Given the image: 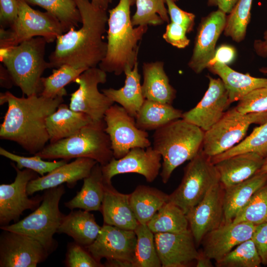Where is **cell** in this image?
<instances>
[{"instance_id": "cell-53", "label": "cell", "mask_w": 267, "mask_h": 267, "mask_svg": "<svg viewBox=\"0 0 267 267\" xmlns=\"http://www.w3.org/2000/svg\"><path fill=\"white\" fill-rule=\"evenodd\" d=\"M0 85L1 87L9 89L14 85L12 78L4 65H0Z\"/></svg>"}, {"instance_id": "cell-39", "label": "cell", "mask_w": 267, "mask_h": 267, "mask_svg": "<svg viewBox=\"0 0 267 267\" xmlns=\"http://www.w3.org/2000/svg\"><path fill=\"white\" fill-rule=\"evenodd\" d=\"M135 4L136 11L132 17L134 26H159L169 22L165 0H136Z\"/></svg>"}, {"instance_id": "cell-52", "label": "cell", "mask_w": 267, "mask_h": 267, "mask_svg": "<svg viewBox=\"0 0 267 267\" xmlns=\"http://www.w3.org/2000/svg\"><path fill=\"white\" fill-rule=\"evenodd\" d=\"M254 48L258 55L262 57L267 56V30L264 32L263 40H258L255 41ZM261 71L267 74V69H262Z\"/></svg>"}, {"instance_id": "cell-21", "label": "cell", "mask_w": 267, "mask_h": 267, "mask_svg": "<svg viewBox=\"0 0 267 267\" xmlns=\"http://www.w3.org/2000/svg\"><path fill=\"white\" fill-rule=\"evenodd\" d=\"M255 226L249 222H224L204 237L202 251L211 260L218 261L238 245L252 238Z\"/></svg>"}, {"instance_id": "cell-3", "label": "cell", "mask_w": 267, "mask_h": 267, "mask_svg": "<svg viewBox=\"0 0 267 267\" xmlns=\"http://www.w3.org/2000/svg\"><path fill=\"white\" fill-rule=\"evenodd\" d=\"M136 0H120L108 11L107 30V48L99 68L106 73L119 76L137 61L138 43L146 32L148 26L134 27L131 17V7Z\"/></svg>"}, {"instance_id": "cell-47", "label": "cell", "mask_w": 267, "mask_h": 267, "mask_svg": "<svg viewBox=\"0 0 267 267\" xmlns=\"http://www.w3.org/2000/svg\"><path fill=\"white\" fill-rule=\"evenodd\" d=\"M187 33L183 26L171 22L166 26L163 38L165 41L178 48H184L190 43L186 36Z\"/></svg>"}, {"instance_id": "cell-28", "label": "cell", "mask_w": 267, "mask_h": 267, "mask_svg": "<svg viewBox=\"0 0 267 267\" xmlns=\"http://www.w3.org/2000/svg\"><path fill=\"white\" fill-rule=\"evenodd\" d=\"M137 61L132 68L127 66L124 73L126 76L125 84L119 89H103L102 92L114 102H117L132 117L135 118L145 98L143 97L140 75Z\"/></svg>"}, {"instance_id": "cell-43", "label": "cell", "mask_w": 267, "mask_h": 267, "mask_svg": "<svg viewBox=\"0 0 267 267\" xmlns=\"http://www.w3.org/2000/svg\"><path fill=\"white\" fill-rule=\"evenodd\" d=\"M0 155L16 163V166L18 169H30L41 176L68 162L67 161L62 159L60 161H46L37 155L32 157L20 156L10 152L1 147H0Z\"/></svg>"}, {"instance_id": "cell-11", "label": "cell", "mask_w": 267, "mask_h": 267, "mask_svg": "<svg viewBox=\"0 0 267 267\" xmlns=\"http://www.w3.org/2000/svg\"><path fill=\"white\" fill-rule=\"evenodd\" d=\"M103 120L115 158H122L133 148L151 146L147 132L139 129L135 118L121 106H111L105 113Z\"/></svg>"}, {"instance_id": "cell-19", "label": "cell", "mask_w": 267, "mask_h": 267, "mask_svg": "<svg viewBox=\"0 0 267 267\" xmlns=\"http://www.w3.org/2000/svg\"><path fill=\"white\" fill-rule=\"evenodd\" d=\"M136 242L134 230L103 224L95 240L87 248L99 262L105 258L133 263Z\"/></svg>"}, {"instance_id": "cell-37", "label": "cell", "mask_w": 267, "mask_h": 267, "mask_svg": "<svg viewBox=\"0 0 267 267\" xmlns=\"http://www.w3.org/2000/svg\"><path fill=\"white\" fill-rule=\"evenodd\" d=\"M29 4L38 5L54 16L66 32L78 26L81 17L75 0H24Z\"/></svg>"}, {"instance_id": "cell-55", "label": "cell", "mask_w": 267, "mask_h": 267, "mask_svg": "<svg viewBox=\"0 0 267 267\" xmlns=\"http://www.w3.org/2000/svg\"><path fill=\"white\" fill-rule=\"evenodd\" d=\"M211 259L207 257L202 251L199 252V256L196 260V267H213Z\"/></svg>"}, {"instance_id": "cell-15", "label": "cell", "mask_w": 267, "mask_h": 267, "mask_svg": "<svg viewBox=\"0 0 267 267\" xmlns=\"http://www.w3.org/2000/svg\"><path fill=\"white\" fill-rule=\"evenodd\" d=\"M224 187L221 182L212 186L203 199L187 214L189 228L197 247L209 232L224 222Z\"/></svg>"}, {"instance_id": "cell-51", "label": "cell", "mask_w": 267, "mask_h": 267, "mask_svg": "<svg viewBox=\"0 0 267 267\" xmlns=\"http://www.w3.org/2000/svg\"><path fill=\"white\" fill-rule=\"evenodd\" d=\"M238 0H207L210 6H216L225 13L229 14Z\"/></svg>"}, {"instance_id": "cell-56", "label": "cell", "mask_w": 267, "mask_h": 267, "mask_svg": "<svg viewBox=\"0 0 267 267\" xmlns=\"http://www.w3.org/2000/svg\"><path fill=\"white\" fill-rule=\"evenodd\" d=\"M92 4L95 6L100 7L106 10L109 3L107 0H91Z\"/></svg>"}, {"instance_id": "cell-27", "label": "cell", "mask_w": 267, "mask_h": 267, "mask_svg": "<svg viewBox=\"0 0 267 267\" xmlns=\"http://www.w3.org/2000/svg\"><path fill=\"white\" fill-rule=\"evenodd\" d=\"M92 121L88 115L74 111L67 104L61 103L46 120L50 143L72 135Z\"/></svg>"}, {"instance_id": "cell-7", "label": "cell", "mask_w": 267, "mask_h": 267, "mask_svg": "<svg viewBox=\"0 0 267 267\" xmlns=\"http://www.w3.org/2000/svg\"><path fill=\"white\" fill-rule=\"evenodd\" d=\"M65 193L63 184L45 190L41 204L33 213L13 224L0 226V229L31 237L51 253L57 247L53 235L65 216L59 208V201Z\"/></svg>"}, {"instance_id": "cell-45", "label": "cell", "mask_w": 267, "mask_h": 267, "mask_svg": "<svg viewBox=\"0 0 267 267\" xmlns=\"http://www.w3.org/2000/svg\"><path fill=\"white\" fill-rule=\"evenodd\" d=\"M235 108L239 112H267V87L256 89L244 96Z\"/></svg>"}, {"instance_id": "cell-49", "label": "cell", "mask_w": 267, "mask_h": 267, "mask_svg": "<svg viewBox=\"0 0 267 267\" xmlns=\"http://www.w3.org/2000/svg\"><path fill=\"white\" fill-rule=\"evenodd\" d=\"M252 239L262 264L267 266V222L256 225Z\"/></svg>"}, {"instance_id": "cell-36", "label": "cell", "mask_w": 267, "mask_h": 267, "mask_svg": "<svg viewBox=\"0 0 267 267\" xmlns=\"http://www.w3.org/2000/svg\"><path fill=\"white\" fill-rule=\"evenodd\" d=\"M70 65L64 64L54 69L52 74L41 79L42 90L39 95L54 98L58 96L67 94L65 87L86 70Z\"/></svg>"}, {"instance_id": "cell-57", "label": "cell", "mask_w": 267, "mask_h": 267, "mask_svg": "<svg viewBox=\"0 0 267 267\" xmlns=\"http://www.w3.org/2000/svg\"><path fill=\"white\" fill-rule=\"evenodd\" d=\"M257 173H267V157L265 158L262 167Z\"/></svg>"}, {"instance_id": "cell-2", "label": "cell", "mask_w": 267, "mask_h": 267, "mask_svg": "<svg viewBox=\"0 0 267 267\" xmlns=\"http://www.w3.org/2000/svg\"><path fill=\"white\" fill-rule=\"evenodd\" d=\"M63 97H18L8 91L1 92L0 105L7 103L8 108L0 125V138L17 143L31 154L39 152L49 141L46 118L63 102Z\"/></svg>"}, {"instance_id": "cell-34", "label": "cell", "mask_w": 267, "mask_h": 267, "mask_svg": "<svg viewBox=\"0 0 267 267\" xmlns=\"http://www.w3.org/2000/svg\"><path fill=\"white\" fill-rule=\"evenodd\" d=\"M146 224L154 234L179 233L189 228L186 215L178 206L169 201L157 212Z\"/></svg>"}, {"instance_id": "cell-5", "label": "cell", "mask_w": 267, "mask_h": 267, "mask_svg": "<svg viewBox=\"0 0 267 267\" xmlns=\"http://www.w3.org/2000/svg\"><path fill=\"white\" fill-rule=\"evenodd\" d=\"M47 42L36 37L7 48H0V60L10 73L14 85L26 96L39 95L44 72L50 68L44 59Z\"/></svg>"}, {"instance_id": "cell-6", "label": "cell", "mask_w": 267, "mask_h": 267, "mask_svg": "<svg viewBox=\"0 0 267 267\" xmlns=\"http://www.w3.org/2000/svg\"><path fill=\"white\" fill-rule=\"evenodd\" d=\"M105 127L104 120L92 121L72 135L50 143L35 155L43 159H61L67 161L74 158H88L104 166L114 158Z\"/></svg>"}, {"instance_id": "cell-33", "label": "cell", "mask_w": 267, "mask_h": 267, "mask_svg": "<svg viewBox=\"0 0 267 267\" xmlns=\"http://www.w3.org/2000/svg\"><path fill=\"white\" fill-rule=\"evenodd\" d=\"M183 112L172 104L145 99L135 118L137 127L143 131L156 130L181 118Z\"/></svg>"}, {"instance_id": "cell-40", "label": "cell", "mask_w": 267, "mask_h": 267, "mask_svg": "<svg viewBox=\"0 0 267 267\" xmlns=\"http://www.w3.org/2000/svg\"><path fill=\"white\" fill-rule=\"evenodd\" d=\"M261 264V258L252 238L238 245L215 262L217 267H259Z\"/></svg>"}, {"instance_id": "cell-41", "label": "cell", "mask_w": 267, "mask_h": 267, "mask_svg": "<svg viewBox=\"0 0 267 267\" xmlns=\"http://www.w3.org/2000/svg\"><path fill=\"white\" fill-rule=\"evenodd\" d=\"M252 2L253 0H238L226 17L224 34L236 42H241L245 37Z\"/></svg>"}, {"instance_id": "cell-9", "label": "cell", "mask_w": 267, "mask_h": 267, "mask_svg": "<svg viewBox=\"0 0 267 267\" xmlns=\"http://www.w3.org/2000/svg\"><path fill=\"white\" fill-rule=\"evenodd\" d=\"M220 182V175L215 164L201 149L184 168L181 181L169 195V201L178 206L186 215L212 186Z\"/></svg>"}, {"instance_id": "cell-59", "label": "cell", "mask_w": 267, "mask_h": 267, "mask_svg": "<svg viewBox=\"0 0 267 267\" xmlns=\"http://www.w3.org/2000/svg\"></svg>"}, {"instance_id": "cell-26", "label": "cell", "mask_w": 267, "mask_h": 267, "mask_svg": "<svg viewBox=\"0 0 267 267\" xmlns=\"http://www.w3.org/2000/svg\"><path fill=\"white\" fill-rule=\"evenodd\" d=\"M208 68L218 75L226 88L230 103L239 101L252 91L267 87V78H256L237 72L227 64L215 62Z\"/></svg>"}, {"instance_id": "cell-35", "label": "cell", "mask_w": 267, "mask_h": 267, "mask_svg": "<svg viewBox=\"0 0 267 267\" xmlns=\"http://www.w3.org/2000/svg\"><path fill=\"white\" fill-rule=\"evenodd\" d=\"M134 231L136 242L134 267H162L155 246L154 233L146 223H139Z\"/></svg>"}, {"instance_id": "cell-50", "label": "cell", "mask_w": 267, "mask_h": 267, "mask_svg": "<svg viewBox=\"0 0 267 267\" xmlns=\"http://www.w3.org/2000/svg\"><path fill=\"white\" fill-rule=\"evenodd\" d=\"M235 55L236 51L233 46L227 44L222 45L216 49L214 58L209 66L217 62L225 64L230 63L233 61Z\"/></svg>"}, {"instance_id": "cell-44", "label": "cell", "mask_w": 267, "mask_h": 267, "mask_svg": "<svg viewBox=\"0 0 267 267\" xmlns=\"http://www.w3.org/2000/svg\"><path fill=\"white\" fill-rule=\"evenodd\" d=\"M65 265L67 267H103L96 260L87 248L73 242L67 246Z\"/></svg>"}, {"instance_id": "cell-18", "label": "cell", "mask_w": 267, "mask_h": 267, "mask_svg": "<svg viewBox=\"0 0 267 267\" xmlns=\"http://www.w3.org/2000/svg\"><path fill=\"white\" fill-rule=\"evenodd\" d=\"M208 88L200 102L192 109L183 113L182 118L204 132L219 121L230 104L227 90L220 78L208 76Z\"/></svg>"}, {"instance_id": "cell-14", "label": "cell", "mask_w": 267, "mask_h": 267, "mask_svg": "<svg viewBox=\"0 0 267 267\" xmlns=\"http://www.w3.org/2000/svg\"><path fill=\"white\" fill-rule=\"evenodd\" d=\"M2 230L0 236V267H36L50 254L37 240Z\"/></svg>"}, {"instance_id": "cell-30", "label": "cell", "mask_w": 267, "mask_h": 267, "mask_svg": "<svg viewBox=\"0 0 267 267\" xmlns=\"http://www.w3.org/2000/svg\"><path fill=\"white\" fill-rule=\"evenodd\" d=\"M83 180L81 190L71 200L64 203L65 206L71 210L79 208L89 212L100 211L105 187L101 166L97 163Z\"/></svg>"}, {"instance_id": "cell-12", "label": "cell", "mask_w": 267, "mask_h": 267, "mask_svg": "<svg viewBox=\"0 0 267 267\" xmlns=\"http://www.w3.org/2000/svg\"><path fill=\"white\" fill-rule=\"evenodd\" d=\"M106 73L96 67L79 75L74 81L79 88L71 94L70 108L88 115L92 121L103 120L105 113L114 103L98 88L99 84L106 83Z\"/></svg>"}, {"instance_id": "cell-42", "label": "cell", "mask_w": 267, "mask_h": 267, "mask_svg": "<svg viewBox=\"0 0 267 267\" xmlns=\"http://www.w3.org/2000/svg\"><path fill=\"white\" fill-rule=\"evenodd\" d=\"M267 221V181L256 191L232 222H249L257 225Z\"/></svg>"}, {"instance_id": "cell-24", "label": "cell", "mask_w": 267, "mask_h": 267, "mask_svg": "<svg viewBox=\"0 0 267 267\" xmlns=\"http://www.w3.org/2000/svg\"><path fill=\"white\" fill-rule=\"evenodd\" d=\"M265 158L253 152L235 155L214 164L224 187L243 181L255 175L262 167Z\"/></svg>"}, {"instance_id": "cell-4", "label": "cell", "mask_w": 267, "mask_h": 267, "mask_svg": "<svg viewBox=\"0 0 267 267\" xmlns=\"http://www.w3.org/2000/svg\"><path fill=\"white\" fill-rule=\"evenodd\" d=\"M204 134L201 128L182 118L155 130L152 147L163 160L160 175L164 183L168 182L177 167L201 150Z\"/></svg>"}, {"instance_id": "cell-29", "label": "cell", "mask_w": 267, "mask_h": 267, "mask_svg": "<svg viewBox=\"0 0 267 267\" xmlns=\"http://www.w3.org/2000/svg\"><path fill=\"white\" fill-rule=\"evenodd\" d=\"M267 181V173H257L238 183L224 187V222H232L256 191Z\"/></svg>"}, {"instance_id": "cell-32", "label": "cell", "mask_w": 267, "mask_h": 267, "mask_svg": "<svg viewBox=\"0 0 267 267\" xmlns=\"http://www.w3.org/2000/svg\"><path fill=\"white\" fill-rule=\"evenodd\" d=\"M168 201V194L147 185H139L129 194L131 207L140 223H147Z\"/></svg>"}, {"instance_id": "cell-17", "label": "cell", "mask_w": 267, "mask_h": 267, "mask_svg": "<svg viewBox=\"0 0 267 267\" xmlns=\"http://www.w3.org/2000/svg\"><path fill=\"white\" fill-rule=\"evenodd\" d=\"M226 15L218 9L203 17L197 29L188 67L196 74L209 67L214 58L216 43L223 32Z\"/></svg>"}, {"instance_id": "cell-48", "label": "cell", "mask_w": 267, "mask_h": 267, "mask_svg": "<svg viewBox=\"0 0 267 267\" xmlns=\"http://www.w3.org/2000/svg\"><path fill=\"white\" fill-rule=\"evenodd\" d=\"M18 12L17 0H0V27H10L17 17Z\"/></svg>"}, {"instance_id": "cell-46", "label": "cell", "mask_w": 267, "mask_h": 267, "mask_svg": "<svg viewBox=\"0 0 267 267\" xmlns=\"http://www.w3.org/2000/svg\"><path fill=\"white\" fill-rule=\"evenodd\" d=\"M168 14L172 22L185 28L187 32H191L194 26L195 15L178 7L173 0H165Z\"/></svg>"}, {"instance_id": "cell-20", "label": "cell", "mask_w": 267, "mask_h": 267, "mask_svg": "<svg viewBox=\"0 0 267 267\" xmlns=\"http://www.w3.org/2000/svg\"><path fill=\"white\" fill-rule=\"evenodd\" d=\"M154 238L162 267H187L199 256L189 228L179 233H155Z\"/></svg>"}, {"instance_id": "cell-38", "label": "cell", "mask_w": 267, "mask_h": 267, "mask_svg": "<svg viewBox=\"0 0 267 267\" xmlns=\"http://www.w3.org/2000/svg\"><path fill=\"white\" fill-rule=\"evenodd\" d=\"M253 152L267 157V121L255 128L244 140L227 151L210 158L213 164L238 154Z\"/></svg>"}, {"instance_id": "cell-8", "label": "cell", "mask_w": 267, "mask_h": 267, "mask_svg": "<svg viewBox=\"0 0 267 267\" xmlns=\"http://www.w3.org/2000/svg\"><path fill=\"white\" fill-rule=\"evenodd\" d=\"M17 1L18 12L14 23L7 29L0 27V48L12 47L36 37L52 43L65 32L60 21L51 14L36 10L24 0Z\"/></svg>"}, {"instance_id": "cell-54", "label": "cell", "mask_w": 267, "mask_h": 267, "mask_svg": "<svg viewBox=\"0 0 267 267\" xmlns=\"http://www.w3.org/2000/svg\"><path fill=\"white\" fill-rule=\"evenodd\" d=\"M104 265L106 267H134L132 262L119 259H106Z\"/></svg>"}, {"instance_id": "cell-16", "label": "cell", "mask_w": 267, "mask_h": 267, "mask_svg": "<svg viewBox=\"0 0 267 267\" xmlns=\"http://www.w3.org/2000/svg\"><path fill=\"white\" fill-rule=\"evenodd\" d=\"M162 157L152 146L131 149L120 159L114 157L106 165L101 166L104 181L111 182L116 175L136 173L143 176L148 182H152L158 177L162 168Z\"/></svg>"}, {"instance_id": "cell-1", "label": "cell", "mask_w": 267, "mask_h": 267, "mask_svg": "<svg viewBox=\"0 0 267 267\" xmlns=\"http://www.w3.org/2000/svg\"><path fill=\"white\" fill-rule=\"evenodd\" d=\"M81 17V27L72 28L57 37L48 57L50 68L68 64L78 68L96 67L107 48L104 35L108 17L106 10L89 0H75Z\"/></svg>"}, {"instance_id": "cell-13", "label": "cell", "mask_w": 267, "mask_h": 267, "mask_svg": "<svg viewBox=\"0 0 267 267\" xmlns=\"http://www.w3.org/2000/svg\"><path fill=\"white\" fill-rule=\"evenodd\" d=\"M11 165L16 172L14 181L10 184L0 185V226L8 225L12 221L18 222L24 211H34L43 199V195L29 198L27 193L29 182L38 178V174L28 169L21 170L13 163Z\"/></svg>"}, {"instance_id": "cell-23", "label": "cell", "mask_w": 267, "mask_h": 267, "mask_svg": "<svg viewBox=\"0 0 267 267\" xmlns=\"http://www.w3.org/2000/svg\"><path fill=\"white\" fill-rule=\"evenodd\" d=\"M100 211L105 224L134 230L139 223L131 207L129 194L119 192L111 182H105L104 196Z\"/></svg>"}, {"instance_id": "cell-22", "label": "cell", "mask_w": 267, "mask_h": 267, "mask_svg": "<svg viewBox=\"0 0 267 267\" xmlns=\"http://www.w3.org/2000/svg\"><path fill=\"white\" fill-rule=\"evenodd\" d=\"M97 162L88 158H78L70 163L60 166L45 175L30 180L27 186L28 195L66 183L73 187L78 181L84 179Z\"/></svg>"}, {"instance_id": "cell-31", "label": "cell", "mask_w": 267, "mask_h": 267, "mask_svg": "<svg viewBox=\"0 0 267 267\" xmlns=\"http://www.w3.org/2000/svg\"><path fill=\"white\" fill-rule=\"evenodd\" d=\"M101 228L90 212L71 210L65 215L57 233L66 234L75 242L87 248L95 240Z\"/></svg>"}, {"instance_id": "cell-10", "label": "cell", "mask_w": 267, "mask_h": 267, "mask_svg": "<svg viewBox=\"0 0 267 267\" xmlns=\"http://www.w3.org/2000/svg\"><path fill=\"white\" fill-rule=\"evenodd\" d=\"M267 121V112L243 114L235 108L225 112L209 130L205 132L202 150L209 157L222 154L236 145L251 124Z\"/></svg>"}, {"instance_id": "cell-25", "label": "cell", "mask_w": 267, "mask_h": 267, "mask_svg": "<svg viewBox=\"0 0 267 267\" xmlns=\"http://www.w3.org/2000/svg\"><path fill=\"white\" fill-rule=\"evenodd\" d=\"M164 64L161 61L143 63L142 92L145 99L172 104L176 90L170 84Z\"/></svg>"}, {"instance_id": "cell-58", "label": "cell", "mask_w": 267, "mask_h": 267, "mask_svg": "<svg viewBox=\"0 0 267 267\" xmlns=\"http://www.w3.org/2000/svg\"><path fill=\"white\" fill-rule=\"evenodd\" d=\"M107 0L108 2V3H111L112 1L113 0Z\"/></svg>"}]
</instances>
